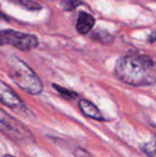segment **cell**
I'll list each match as a JSON object with an SVG mask.
<instances>
[{
  "mask_svg": "<svg viewBox=\"0 0 156 157\" xmlns=\"http://www.w3.org/2000/svg\"><path fill=\"white\" fill-rule=\"evenodd\" d=\"M0 132L14 142L31 143L34 137L21 121L0 109Z\"/></svg>",
  "mask_w": 156,
  "mask_h": 157,
  "instance_id": "cell-3",
  "label": "cell"
},
{
  "mask_svg": "<svg viewBox=\"0 0 156 157\" xmlns=\"http://www.w3.org/2000/svg\"><path fill=\"white\" fill-rule=\"evenodd\" d=\"M7 74L14 83L30 95H39L43 89L42 82L34 71L22 60L12 57L7 63Z\"/></svg>",
  "mask_w": 156,
  "mask_h": 157,
  "instance_id": "cell-2",
  "label": "cell"
},
{
  "mask_svg": "<svg viewBox=\"0 0 156 157\" xmlns=\"http://www.w3.org/2000/svg\"><path fill=\"white\" fill-rule=\"evenodd\" d=\"M3 157H14V156H12V155H4Z\"/></svg>",
  "mask_w": 156,
  "mask_h": 157,
  "instance_id": "cell-15",
  "label": "cell"
},
{
  "mask_svg": "<svg viewBox=\"0 0 156 157\" xmlns=\"http://www.w3.org/2000/svg\"><path fill=\"white\" fill-rule=\"evenodd\" d=\"M95 25V18L93 16H91L90 14L82 11L79 14L77 22H76V29L79 33L81 34H87L92 28Z\"/></svg>",
  "mask_w": 156,
  "mask_h": 157,
  "instance_id": "cell-7",
  "label": "cell"
},
{
  "mask_svg": "<svg viewBox=\"0 0 156 157\" xmlns=\"http://www.w3.org/2000/svg\"><path fill=\"white\" fill-rule=\"evenodd\" d=\"M81 4H82V2L79 0H63L61 3L63 8L64 10H67V11L74 10V8H76Z\"/></svg>",
  "mask_w": 156,
  "mask_h": 157,
  "instance_id": "cell-12",
  "label": "cell"
},
{
  "mask_svg": "<svg viewBox=\"0 0 156 157\" xmlns=\"http://www.w3.org/2000/svg\"><path fill=\"white\" fill-rule=\"evenodd\" d=\"M10 1H12V2L16 3L17 5H19L27 9H29V10H38L40 8V6L32 0H10Z\"/></svg>",
  "mask_w": 156,
  "mask_h": 157,
  "instance_id": "cell-11",
  "label": "cell"
},
{
  "mask_svg": "<svg viewBox=\"0 0 156 157\" xmlns=\"http://www.w3.org/2000/svg\"><path fill=\"white\" fill-rule=\"evenodd\" d=\"M148 40H149V42H154V41H156V31L151 33V34L149 35Z\"/></svg>",
  "mask_w": 156,
  "mask_h": 157,
  "instance_id": "cell-13",
  "label": "cell"
},
{
  "mask_svg": "<svg viewBox=\"0 0 156 157\" xmlns=\"http://www.w3.org/2000/svg\"><path fill=\"white\" fill-rule=\"evenodd\" d=\"M0 18H2V19H5V20H8V17L3 13V12H1L0 11Z\"/></svg>",
  "mask_w": 156,
  "mask_h": 157,
  "instance_id": "cell-14",
  "label": "cell"
},
{
  "mask_svg": "<svg viewBox=\"0 0 156 157\" xmlns=\"http://www.w3.org/2000/svg\"><path fill=\"white\" fill-rule=\"evenodd\" d=\"M115 75L131 86H149L156 82V63L147 55L129 54L120 57L115 65Z\"/></svg>",
  "mask_w": 156,
  "mask_h": 157,
  "instance_id": "cell-1",
  "label": "cell"
},
{
  "mask_svg": "<svg viewBox=\"0 0 156 157\" xmlns=\"http://www.w3.org/2000/svg\"><path fill=\"white\" fill-rule=\"evenodd\" d=\"M56 91L64 98V99H68V100H71V99H74L77 97V93H75L74 91L73 90H70V89H67L65 87H63L61 86H58V85H53L52 86Z\"/></svg>",
  "mask_w": 156,
  "mask_h": 157,
  "instance_id": "cell-9",
  "label": "cell"
},
{
  "mask_svg": "<svg viewBox=\"0 0 156 157\" xmlns=\"http://www.w3.org/2000/svg\"><path fill=\"white\" fill-rule=\"evenodd\" d=\"M5 45H11L19 51L28 52L39 45V40L32 34L5 29L0 30V46Z\"/></svg>",
  "mask_w": 156,
  "mask_h": 157,
  "instance_id": "cell-4",
  "label": "cell"
},
{
  "mask_svg": "<svg viewBox=\"0 0 156 157\" xmlns=\"http://www.w3.org/2000/svg\"><path fill=\"white\" fill-rule=\"evenodd\" d=\"M0 102L22 117L25 118L34 117L33 112L26 106V104L13 91V89L1 80H0Z\"/></svg>",
  "mask_w": 156,
  "mask_h": 157,
  "instance_id": "cell-5",
  "label": "cell"
},
{
  "mask_svg": "<svg viewBox=\"0 0 156 157\" xmlns=\"http://www.w3.org/2000/svg\"><path fill=\"white\" fill-rule=\"evenodd\" d=\"M91 39L97 42H100L102 44H106V45L111 44L114 41L113 36L109 32H108L106 30H102V29L94 31L91 35Z\"/></svg>",
  "mask_w": 156,
  "mask_h": 157,
  "instance_id": "cell-8",
  "label": "cell"
},
{
  "mask_svg": "<svg viewBox=\"0 0 156 157\" xmlns=\"http://www.w3.org/2000/svg\"><path fill=\"white\" fill-rule=\"evenodd\" d=\"M79 108H80L81 111L83 112V114L86 117H89L96 121H103L104 120V117L102 116V114H101L100 110L97 109V107L86 99L79 100Z\"/></svg>",
  "mask_w": 156,
  "mask_h": 157,
  "instance_id": "cell-6",
  "label": "cell"
},
{
  "mask_svg": "<svg viewBox=\"0 0 156 157\" xmlns=\"http://www.w3.org/2000/svg\"><path fill=\"white\" fill-rule=\"evenodd\" d=\"M143 151L149 157H156V136L144 144Z\"/></svg>",
  "mask_w": 156,
  "mask_h": 157,
  "instance_id": "cell-10",
  "label": "cell"
}]
</instances>
